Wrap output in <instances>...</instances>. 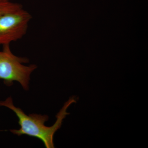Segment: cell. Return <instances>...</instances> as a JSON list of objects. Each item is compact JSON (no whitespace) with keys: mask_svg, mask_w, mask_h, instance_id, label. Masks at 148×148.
I'll return each instance as SVG.
<instances>
[{"mask_svg":"<svg viewBox=\"0 0 148 148\" xmlns=\"http://www.w3.org/2000/svg\"><path fill=\"white\" fill-rule=\"evenodd\" d=\"M0 106H5L12 110L18 118L20 129L11 130V132L18 136L26 135L38 138L42 141L46 148L53 147V135L58 128V123L51 127L45 126V123L48 120V116L36 114L27 115L21 109L13 105L11 97L5 101H0Z\"/></svg>","mask_w":148,"mask_h":148,"instance_id":"1","label":"cell"},{"mask_svg":"<svg viewBox=\"0 0 148 148\" xmlns=\"http://www.w3.org/2000/svg\"><path fill=\"white\" fill-rule=\"evenodd\" d=\"M0 51V79L5 84L10 86L14 81L19 82L24 90L29 89L31 74L37 68L35 64L29 66L23 64L28 63L26 57H19L12 53L10 45L3 46Z\"/></svg>","mask_w":148,"mask_h":148,"instance_id":"2","label":"cell"},{"mask_svg":"<svg viewBox=\"0 0 148 148\" xmlns=\"http://www.w3.org/2000/svg\"><path fill=\"white\" fill-rule=\"evenodd\" d=\"M32 16L24 8L6 14L0 17V45H10L27 34Z\"/></svg>","mask_w":148,"mask_h":148,"instance_id":"3","label":"cell"},{"mask_svg":"<svg viewBox=\"0 0 148 148\" xmlns=\"http://www.w3.org/2000/svg\"><path fill=\"white\" fill-rule=\"evenodd\" d=\"M22 8L23 6L19 3L12 2L11 1L0 2V17L6 14Z\"/></svg>","mask_w":148,"mask_h":148,"instance_id":"4","label":"cell"},{"mask_svg":"<svg viewBox=\"0 0 148 148\" xmlns=\"http://www.w3.org/2000/svg\"><path fill=\"white\" fill-rule=\"evenodd\" d=\"M11 1V0H0V2H8Z\"/></svg>","mask_w":148,"mask_h":148,"instance_id":"5","label":"cell"}]
</instances>
